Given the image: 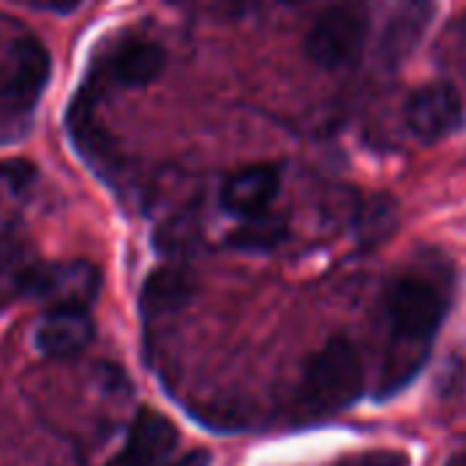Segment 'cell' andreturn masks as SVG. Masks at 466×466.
<instances>
[{
    "label": "cell",
    "instance_id": "6da1fadb",
    "mask_svg": "<svg viewBox=\"0 0 466 466\" xmlns=\"http://www.w3.org/2000/svg\"><path fill=\"white\" fill-rule=\"evenodd\" d=\"M363 393L360 352L344 341H328L306 366L300 385V404L311 418H330L350 410Z\"/></svg>",
    "mask_w": 466,
    "mask_h": 466
},
{
    "label": "cell",
    "instance_id": "7a4b0ae2",
    "mask_svg": "<svg viewBox=\"0 0 466 466\" xmlns=\"http://www.w3.org/2000/svg\"><path fill=\"white\" fill-rule=\"evenodd\" d=\"M369 35V8L366 0H344L330 5L317 16L306 35V57L325 68L336 71L350 66Z\"/></svg>",
    "mask_w": 466,
    "mask_h": 466
},
{
    "label": "cell",
    "instance_id": "3957f363",
    "mask_svg": "<svg viewBox=\"0 0 466 466\" xmlns=\"http://www.w3.org/2000/svg\"><path fill=\"white\" fill-rule=\"evenodd\" d=\"M393 339L404 347L431 344L445 319V295L420 276L399 279L385 298Z\"/></svg>",
    "mask_w": 466,
    "mask_h": 466
},
{
    "label": "cell",
    "instance_id": "277c9868",
    "mask_svg": "<svg viewBox=\"0 0 466 466\" xmlns=\"http://www.w3.org/2000/svg\"><path fill=\"white\" fill-rule=\"evenodd\" d=\"M52 71L49 49L33 38H16L0 71V98L11 112H30L41 98Z\"/></svg>",
    "mask_w": 466,
    "mask_h": 466
},
{
    "label": "cell",
    "instance_id": "5b68a950",
    "mask_svg": "<svg viewBox=\"0 0 466 466\" xmlns=\"http://www.w3.org/2000/svg\"><path fill=\"white\" fill-rule=\"evenodd\" d=\"M101 289V273L85 259L41 262L30 295L46 309H87Z\"/></svg>",
    "mask_w": 466,
    "mask_h": 466
},
{
    "label": "cell",
    "instance_id": "8992f818",
    "mask_svg": "<svg viewBox=\"0 0 466 466\" xmlns=\"http://www.w3.org/2000/svg\"><path fill=\"white\" fill-rule=\"evenodd\" d=\"M464 123V104L453 85L434 82L420 87L407 104V126L423 142H440Z\"/></svg>",
    "mask_w": 466,
    "mask_h": 466
},
{
    "label": "cell",
    "instance_id": "52a82bcc",
    "mask_svg": "<svg viewBox=\"0 0 466 466\" xmlns=\"http://www.w3.org/2000/svg\"><path fill=\"white\" fill-rule=\"evenodd\" d=\"M177 429L169 418L156 410H139L134 418L123 448L106 461V466H161L177 448Z\"/></svg>",
    "mask_w": 466,
    "mask_h": 466
},
{
    "label": "cell",
    "instance_id": "ba28073f",
    "mask_svg": "<svg viewBox=\"0 0 466 466\" xmlns=\"http://www.w3.org/2000/svg\"><path fill=\"white\" fill-rule=\"evenodd\" d=\"M281 188V169L276 164H251L232 172L221 188V208L246 221L268 213Z\"/></svg>",
    "mask_w": 466,
    "mask_h": 466
},
{
    "label": "cell",
    "instance_id": "9c48e42d",
    "mask_svg": "<svg viewBox=\"0 0 466 466\" xmlns=\"http://www.w3.org/2000/svg\"><path fill=\"white\" fill-rule=\"evenodd\" d=\"M164 66L167 52L161 44L150 38H128L104 57L96 76H104V82L117 87H145L161 76Z\"/></svg>",
    "mask_w": 466,
    "mask_h": 466
},
{
    "label": "cell",
    "instance_id": "30bf717a",
    "mask_svg": "<svg viewBox=\"0 0 466 466\" xmlns=\"http://www.w3.org/2000/svg\"><path fill=\"white\" fill-rule=\"evenodd\" d=\"M93 339V319L87 309H46L38 330L35 347L46 358H66L85 350Z\"/></svg>",
    "mask_w": 466,
    "mask_h": 466
},
{
    "label": "cell",
    "instance_id": "8fae6325",
    "mask_svg": "<svg viewBox=\"0 0 466 466\" xmlns=\"http://www.w3.org/2000/svg\"><path fill=\"white\" fill-rule=\"evenodd\" d=\"M41 259L19 232L0 235V303L30 295Z\"/></svg>",
    "mask_w": 466,
    "mask_h": 466
},
{
    "label": "cell",
    "instance_id": "7c38bea8",
    "mask_svg": "<svg viewBox=\"0 0 466 466\" xmlns=\"http://www.w3.org/2000/svg\"><path fill=\"white\" fill-rule=\"evenodd\" d=\"M194 295V279L183 265H164L153 270L142 287L139 306L145 317H164L183 309Z\"/></svg>",
    "mask_w": 466,
    "mask_h": 466
},
{
    "label": "cell",
    "instance_id": "4fadbf2b",
    "mask_svg": "<svg viewBox=\"0 0 466 466\" xmlns=\"http://www.w3.org/2000/svg\"><path fill=\"white\" fill-rule=\"evenodd\" d=\"M426 22L429 0H396L382 33V55L393 63L404 60L415 49L420 33L426 30Z\"/></svg>",
    "mask_w": 466,
    "mask_h": 466
},
{
    "label": "cell",
    "instance_id": "5bb4252c",
    "mask_svg": "<svg viewBox=\"0 0 466 466\" xmlns=\"http://www.w3.org/2000/svg\"><path fill=\"white\" fill-rule=\"evenodd\" d=\"M287 235V224L276 216H254V218H246L240 229L232 232L229 238V246L235 248H243V251H268V248H276Z\"/></svg>",
    "mask_w": 466,
    "mask_h": 466
},
{
    "label": "cell",
    "instance_id": "9a60e30c",
    "mask_svg": "<svg viewBox=\"0 0 466 466\" xmlns=\"http://www.w3.org/2000/svg\"><path fill=\"white\" fill-rule=\"evenodd\" d=\"M339 466H410V459L399 451H371Z\"/></svg>",
    "mask_w": 466,
    "mask_h": 466
},
{
    "label": "cell",
    "instance_id": "2e32d148",
    "mask_svg": "<svg viewBox=\"0 0 466 466\" xmlns=\"http://www.w3.org/2000/svg\"><path fill=\"white\" fill-rule=\"evenodd\" d=\"M161 466H210V453L208 451H191L180 459H169Z\"/></svg>",
    "mask_w": 466,
    "mask_h": 466
},
{
    "label": "cell",
    "instance_id": "e0dca14e",
    "mask_svg": "<svg viewBox=\"0 0 466 466\" xmlns=\"http://www.w3.org/2000/svg\"><path fill=\"white\" fill-rule=\"evenodd\" d=\"M46 8H52V11H57V14H68V11H74L82 0H41Z\"/></svg>",
    "mask_w": 466,
    "mask_h": 466
},
{
    "label": "cell",
    "instance_id": "ac0fdd59",
    "mask_svg": "<svg viewBox=\"0 0 466 466\" xmlns=\"http://www.w3.org/2000/svg\"><path fill=\"white\" fill-rule=\"evenodd\" d=\"M281 3H287V5H300V3H309V0H281Z\"/></svg>",
    "mask_w": 466,
    "mask_h": 466
}]
</instances>
